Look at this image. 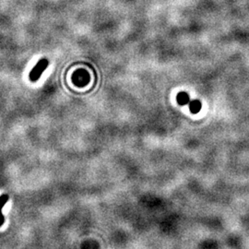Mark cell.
Returning a JSON list of instances; mask_svg holds the SVG:
<instances>
[{
	"instance_id": "7a4b0ae2",
	"label": "cell",
	"mask_w": 249,
	"mask_h": 249,
	"mask_svg": "<svg viewBox=\"0 0 249 249\" xmlns=\"http://www.w3.org/2000/svg\"><path fill=\"white\" fill-rule=\"evenodd\" d=\"M9 196L7 194H4L2 196H0V227L4 224L5 222V218H4V215L2 213V210L4 208V206L6 205V203L9 201Z\"/></svg>"
},
{
	"instance_id": "3957f363",
	"label": "cell",
	"mask_w": 249,
	"mask_h": 249,
	"mask_svg": "<svg viewBox=\"0 0 249 249\" xmlns=\"http://www.w3.org/2000/svg\"><path fill=\"white\" fill-rule=\"evenodd\" d=\"M177 100H178V103L180 106H186V105H188L189 102H190L188 94H187V92H185V91L180 92L178 94V97H177Z\"/></svg>"
},
{
	"instance_id": "6da1fadb",
	"label": "cell",
	"mask_w": 249,
	"mask_h": 249,
	"mask_svg": "<svg viewBox=\"0 0 249 249\" xmlns=\"http://www.w3.org/2000/svg\"><path fill=\"white\" fill-rule=\"evenodd\" d=\"M48 65H49V62L47 59H45V58L41 59L39 62L36 64L35 68L32 70V71L30 72V75H29L30 80L33 82H36L39 80L41 75L43 74V72L47 69Z\"/></svg>"
},
{
	"instance_id": "277c9868",
	"label": "cell",
	"mask_w": 249,
	"mask_h": 249,
	"mask_svg": "<svg viewBox=\"0 0 249 249\" xmlns=\"http://www.w3.org/2000/svg\"><path fill=\"white\" fill-rule=\"evenodd\" d=\"M189 110L191 113L196 114L201 110V103L198 100H194L192 102H189Z\"/></svg>"
}]
</instances>
